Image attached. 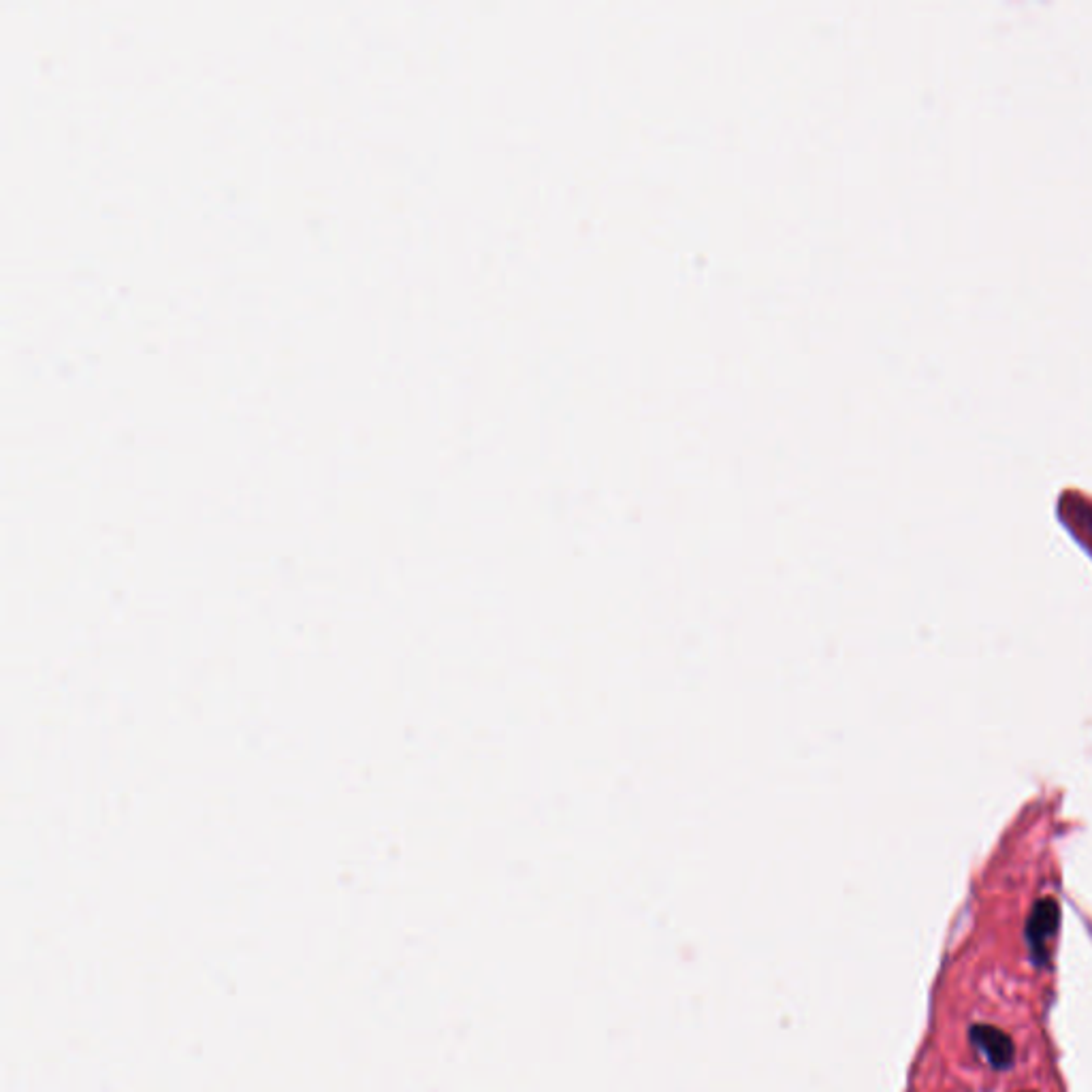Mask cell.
Segmentation results:
<instances>
[{"instance_id":"6da1fadb","label":"cell","mask_w":1092,"mask_h":1092,"mask_svg":"<svg viewBox=\"0 0 1092 1092\" xmlns=\"http://www.w3.org/2000/svg\"><path fill=\"white\" fill-rule=\"evenodd\" d=\"M1061 926V907L1054 899H1041L1037 900L1030 909L1027 928H1024V939H1027L1030 958L1037 967L1046 965L1048 960V946L1054 939L1056 930Z\"/></svg>"},{"instance_id":"7a4b0ae2","label":"cell","mask_w":1092,"mask_h":1092,"mask_svg":"<svg viewBox=\"0 0 1092 1092\" xmlns=\"http://www.w3.org/2000/svg\"><path fill=\"white\" fill-rule=\"evenodd\" d=\"M970 1043L988 1058L990 1067L1005 1071L1014 1064L1016 1046L1005 1030L993 1027V1024H973L969 1028Z\"/></svg>"},{"instance_id":"3957f363","label":"cell","mask_w":1092,"mask_h":1092,"mask_svg":"<svg viewBox=\"0 0 1092 1092\" xmlns=\"http://www.w3.org/2000/svg\"><path fill=\"white\" fill-rule=\"evenodd\" d=\"M1082 525L1088 529V534L1092 536V508H1084V515H1082Z\"/></svg>"}]
</instances>
